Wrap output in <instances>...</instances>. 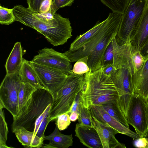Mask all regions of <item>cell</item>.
Masks as SVG:
<instances>
[{
  "label": "cell",
  "mask_w": 148,
  "mask_h": 148,
  "mask_svg": "<svg viewBox=\"0 0 148 148\" xmlns=\"http://www.w3.org/2000/svg\"><path fill=\"white\" fill-rule=\"evenodd\" d=\"M13 8L16 21L35 29L53 46L63 45L72 36L69 19L58 14L52 19H43L33 16L28 8L21 5H16Z\"/></svg>",
  "instance_id": "1"
},
{
  "label": "cell",
  "mask_w": 148,
  "mask_h": 148,
  "mask_svg": "<svg viewBox=\"0 0 148 148\" xmlns=\"http://www.w3.org/2000/svg\"><path fill=\"white\" fill-rule=\"evenodd\" d=\"M85 84L80 92V100L87 108L92 105H101L118 101L117 90L110 77L101 67L84 74Z\"/></svg>",
  "instance_id": "2"
},
{
  "label": "cell",
  "mask_w": 148,
  "mask_h": 148,
  "mask_svg": "<svg viewBox=\"0 0 148 148\" xmlns=\"http://www.w3.org/2000/svg\"><path fill=\"white\" fill-rule=\"evenodd\" d=\"M85 84L84 74L73 73L68 75L51 104L49 114L51 121L56 119L61 114H69L76 97L81 91Z\"/></svg>",
  "instance_id": "3"
},
{
  "label": "cell",
  "mask_w": 148,
  "mask_h": 148,
  "mask_svg": "<svg viewBox=\"0 0 148 148\" xmlns=\"http://www.w3.org/2000/svg\"><path fill=\"white\" fill-rule=\"evenodd\" d=\"M148 0H130L122 14L117 36L124 42L134 38Z\"/></svg>",
  "instance_id": "4"
},
{
  "label": "cell",
  "mask_w": 148,
  "mask_h": 148,
  "mask_svg": "<svg viewBox=\"0 0 148 148\" xmlns=\"http://www.w3.org/2000/svg\"><path fill=\"white\" fill-rule=\"evenodd\" d=\"M53 101L50 92L44 89H37L12 124V129L17 126L25 127L37 118Z\"/></svg>",
  "instance_id": "5"
},
{
  "label": "cell",
  "mask_w": 148,
  "mask_h": 148,
  "mask_svg": "<svg viewBox=\"0 0 148 148\" xmlns=\"http://www.w3.org/2000/svg\"><path fill=\"white\" fill-rule=\"evenodd\" d=\"M22 83L18 72L6 74L0 86V107L7 109L13 119L19 113L18 94Z\"/></svg>",
  "instance_id": "6"
},
{
  "label": "cell",
  "mask_w": 148,
  "mask_h": 148,
  "mask_svg": "<svg viewBox=\"0 0 148 148\" xmlns=\"http://www.w3.org/2000/svg\"><path fill=\"white\" fill-rule=\"evenodd\" d=\"M122 15V14L116 12L110 13L106 18L105 25L93 38L78 49L73 51L68 50L64 53L71 62H76L81 58L88 56L102 39L113 28L120 25Z\"/></svg>",
  "instance_id": "7"
},
{
  "label": "cell",
  "mask_w": 148,
  "mask_h": 148,
  "mask_svg": "<svg viewBox=\"0 0 148 148\" xmlns=\"http://www.w3.org/2000/svg\"><path fill=\"white\" fill-rule=\"evenodd\" d=\"M129 124L135 129L141 137H146L147 115L146 101L138 94L133 93L130 101L126 117Z\"/></svg>",
  "instance_id": "8"
},
{
  "label": "cell",
  "mask_w": 148,
  "mask_h": 148,
  "mask_svg": "<svg viewBox=\"0 0 148 148\" xmlns=\"http://www.w3.org/2000/svg\"><path fill=\"white\" fill-rule=\"evenodd\" d=\"M30 62L40 81L46 90L51 94L54 100L57 92L63 86L68 75L60 71L35 63L32 60Z\"/></svg>",
  "instance_id": "9"
},
{
  "label": "cell",
  "mask_w": 148,
  "mask_h": 148,
  "mask_svg": "<svg viewBox=\"0 0 148 148\" xmlns=\"http://www.w3.org/2000/svg\"><path fill=\"white\" fill-rule=\"evenodd\" d=\"M131 77L129 70L125 67L117 69L110 77L119 93L118 105L126 118L129 104L134 93Z\"/></svg>",
  "instance_id": "10"
},
{
  "label": "cell",
  "mask_w": 148,
  "mask_h": 148,
  "mask_svg": "<svg viewBox=\"0 0 148 148\" xmlns=\"http://www.w3.org/2000/svg\"><path fill=\"white\" fill-rule=\"evenodd\" d=\"M32 61L60 71L69 75L73 73L71 62L64 53L45 47L39 51Z\"/></svg>",
  "instance_id": "11"
},
{
  "label": "cell",
  "mask_w": 148,
  "mask_h": 148,
  "mask_svg": "<svg viewBox=\"0 0 148 148\" xmlns=\"http://www.w3.org/2000/svg\"><path fill=\"white\" fill-rule=\"evenodd\" d=\"M92 116L104 124L118 131L121 133L135 139L141 137L136 132L131 130L109 115L100 105H92L89 107Z\"/></svg>",
  "instance_id": "12"
},
{
  "label": "cell",
  "mask_w": 148,
  "mask_h": 148,
  "mask_svg": "<svg viewBox=\"0 0 148 148\" xmlns=\"http://www.w3.org/2000/svg\"><path fill=\"white\" fill-rule=\"evenodd\" d=\"M120 25L116 26L110 31L88 56V65L91 72L95 71L102 67L105 51L113 39L117 36Z\"/></svg>",
  "instance_id": "13"
},
{
  "label": "cell",
  "mask_w": 148,
  "mask_h": 148,
  "mask_svg": "<svg viewBox=\"0 0 148 148\" xmlns=\"http://www.w3.org/2000/svg\"><path fill=\"white\" fill-rule=\"evenodd\" d=\"M92 125L96 130L101 140L103 148H125V145L119 142L115 137L119 132L98 121L92 115Z\"/></svg>",
  "instance_id": "14"
},
{
  "label": "cell",
  "mask_w": 148,
  "mask_h": 148,
  "mask_svg": "<svg viewBox=\"0 0 148 148\" xmlns=\"http://www.w3.org/2000/svg\"><path fill=\"white\" fill-rule=\"evenodd\" d=\"M75 131V136L85 146L89 148H103L99 136L94 127L77 123Z\"/></svg>",
  "instance_id": "15"
},
{
  "label": "cell",
  "mask_w": 148,
  "mask_h": 148,
  "mask_svg": "<svg viewBox=\"0 0 148 148\" xmlns=\"http://www.w3.org/2000/svg\"><path fill=\"white\" fill-rule=\"evenodd\" d=\"M134 93L139 95L146 101L148 100V57L142 68L132 75Z\"/></svg>",
  "instance_id": "16"
},
{
  "label": "cell",
  "mask_w": 148,
  "mask_h": 148,
  "mask_svg": "<svg viewBox=\"0 0 148 148\" xmlns=\"http://www.w3.org/2000/svg\"><path fill=\"white\" fill-rule=\"evenodd\" d=\"M12 130L18 141L25 147L40 148L42 146L44 139L28 131L23 127L17 126Z\"/></svg>",
  "instance_id": "17"
},
{
  "label": "cell",
  "mask_w": 148,
  "mask_h": 148,
  "mask_svg": "<svg viewBox=\"0 0 148 148\" xmlns=\"http://www.w3.org/2000/svg\"><path fill=\"white\" fill-rule=\"evenodd\" d=\"M23 54L21 42H16L5 65L6 74H12L19 72L23 64Z\"/></svg>",
  "instance_id": "18"
},
{
  "label": "cell",
  "mask_w": 148,
  "mask_h": 148,
  "mask_svg": "<svg viewBox=\"0 0 148 148\" xmlns=\"http://www.w3.org/2000/svg\"><path fill=\"white\" fill-rule=\"evenodd\" d=\"M44 140H49V143L45 144L42 147L45 148H68L72 146V134L66 135L61 133L56 125L53 132L45 136Z\"/></svg>",
  "instance_id": "19"
},
{
  "label": "cell",
  "mask_w": 148,
  "mask_h": 148,
  "mask_svg": "<svg viewBox=\"0 0 148 148\" xmlns=\"http://www.w3.org/2000/svg\"><path fill=\"white\" fill-rule=\"evenodd\" d=\"M18 73L22 82L29 84L37 89H46L40 81L30 61L23 59Z\"/></svg>",
  "instance_id": "20"
},
{
  "label": "cell",
  "mask_w": 148,
  "mask_h": 148,
  "mask_svg": "<svg viewBox=\"0 0 148 148\" xmlns=\"http://www.w3.org/2000/svg\"><path fill=\"white\" fill-rule=\"evenodd\" d=\"M106 19L101 22L97 21L95 25L85 33L77 36L71 43L70 51L77 50L82 47L93 38L100 32L106 24Z\"/></svg>",
  "instance_id": "21"
},
{
  "label": "cell",
  "mask_w": 148,
  "mask_h": 148,
  "mask_svg": "<svg viewBox=\"0 0 148 148\" xmlns=\"http://www.w3.org/2000/svg\"><path fill=\"white\" fill-rule=\"evenodd\" d=\"M148 38V1L141 18L136 34L131 42L140 50Z\"/></svg>",
  "instance_id": "22"
},
{
  "label": "cell",
  "mask_w": 148,
  "mask_h": 148,
  "mask_svg": "<svg viewBox=\"0 0 148 148\" xmlns=\"http://www.w3.org/2000/svg\"><path fill=\"white\" fill-rule=\"evenodd\" d=\"M118 101L100 105L110 116L126 127L129 128V124L124 114L119 108Z\"/></svg>",
  "instance_id": "23"
},
{
  "label": "cell",
  "mask_w": 148,
  "mask_h": 148,
  "mask_svg": "<svg viewBox=\"0 0 148 148\" xmlns=\"http://www.w3.org/2000/svg\"><path fill=\"white\" fill-rule=\"evenodd\" d=\"M36 90L29 84L22 82L18 94L19 113L18 116Z\"/></svg>",
  "instance_id": "24"
},
{
  "label": "cell",
  "mask_w": 148,
  "mask_h": 148,
  "mask_svg": "<svg viewBox=\"0 0 148 148\" xmlns=\"http://www.w3.org/2000/svg\"><path fill=\"white\" fill-rule=\"evenodd\" d=\"M79 124L84 126L93 127L92 123V115L89 108L86 107L83 102H80L79 108Z\"/></svg>",
  "instance_id": "25"
},
{
  "label": "cell",
  "mask_w": 148,
  "mask_h": 148,
  "mask_svg": "<svg viewBox=\"0 0 148 148\" xmlns=\"http://www.w3.org/2000/svg\"><path fill=\"white\" fill-rule=\"evenodd\" d=\"M3 109L0 107V148H11V147L8 146L6 144L8 130Z\"/></svg>",
  "instance_id": "26"
},
{
  "label": "cell",
  "mask_w": 148,
  "mask_h": 148,
  "mask_svg": "<svg viewBox=\"0 0 148 148\" xmlns=\"http://www.w3.org/2000/svg\"><path fill=\"white\" fill-rule=\"evenodd\" d=\"M15 21L13 8L9 9L0 6V23L1 25H9Z\"/></svg>",
  "instance_id": "27"
},
{
  "label": "cell",
  "mask_w": 148,
  "mask_h": 148,
  "mask_svg": "<svg viewBox=\"0 0 148 148\" xmlns=\"http://www.w3.org/2000/svg\"><path fill=\"white\" fill-rule=\"evenodd\" d=\"M88 56L78 60L74 65L72 70L73 73L79 75H84L88 72L90 69L88 65Z\"/></svg>",
  "instance_id": "28"
},
{
  "label": "cell",
  "mask_w": 148,
  "mask_h": 148,
  "mask_svg": "<svg viewBox=\"0 0 148 148\" xmlns=\"http://www.w3.org/2000/svg\"><path fill=\"white\" fill-rule=\"evenodd\" d=\"M117 41L114 37L107 48L103 57L102 67L113 63L115 47Z\"/></svg>",
  "instance_id": "29"
},
{
  "label": "cell",
  "mask_w": 148,
  "mask_h": 148,
  "mask_svg": "<svg viewBox=\"0 0 148 148\" xmlns=\"http://www.w3.org/2000/svg\"><path fill=\"white\" fill-rule=\"evenodd\" d=\"M145 60L140 50L136 47L132 53V63L135 73L142 68Z\"/></svg>",
  "instance_id": "30"
},
{
  "label": "cell",
  "mask_w": 148,
  "mask_h": 148,
  "mask_svg": "<svg viewBox=\"0 0 148 148\" xmlns=\"http://www.w3.org/2000/svg\"><path fill=\"white\" fill-rule=\"evenodd\" d=\"M56 125L60 131L66 129L70 125L71 120L68 113H65L61 114L57 118Z\"/></svg>",
  "instance_id": "31"
},
{
  "label": "cell",
  "mask_w": 148,
  "mask_h": 148,
  "mask_svg": "<svg viewBox=\"0 0 148 148\" xmlns=\"http://www.w3.org/2000/svg\"><path fill=\"white\" fill-rule=\"evenodd\" d=\"M75 0H53V8L51 13L54 15L60 8L66 6H71Z\"/></svg>",
  "instance_id": "32"
},
{
  "label": "cell",
  "mask_w": 148,
  "mask_h": 148,
  "mask_svg": "<svg viewBox=\"0 0 148 148\" xmlns=\"http://www.w3.org/2000/svg\"><path fill=\"white\" fill-rule=\"evenodd\" d=\"M51 104V103L49 104L42 113L36 119L34 129L33 131L34 134L35 135H36L38 128L42 121L47 116L49 115Z\"/></svg>",
  "instance_id": "33"
},
{
  "label": "cell",
  "mask_w": 148,
  "mask_h": 148,
  "mask_svg": "<svg viewBox=\"0 0 148 148\" xmlns=\"http://www.w3.org/2000/svg\"><path fill=\"white\" fill-rule=\"evenodd\" d=\"M50 121H51L49 118V115H48L45 118L40 124L36 135L38 137L42 138L44 139L45 136H44L45 131L47 125Z\"/></svg>",
  "instance_id": "34"
},
{
  "label": "cell",
  "mask_w": 148,
  "mask_h": 148,
  "mask_svg": "<svg viewBox=\"0 0 148 148\" xmlns=\"http://www.w3.org/2000/svg\"><path fill=\"white\" fill-rule=\"evenodd\" d=\"M45 0H27L28 8L32 12H39L42 3Z\"/></svg>",
  "instance_id": "35"
},
{
  "label": "cell",
  "mask_w": 148,
  "mask_h": 148,
  "mask_svg": "<svg viewBox=\"0 0 148 148\" xmlns=\"http://www.w3.org/2000/svg\"><path fill=\"white\" fill-rule=\"evenodd\" d=\"M53 8V0H45L41 5L39 12L46 13L51 12Z\"/></svg>",
  "instance_id": "36"
},
{
  "label": "cell",
  "mask_w": 148,
  "mask_h": 148,
  "mask_svg": "<svg viewBox=\"0 0 148 148\" xmlns=\"http://www.w3.org/2000/svg\"><path fill=\"white\" fill-rule=\"evenodd\" d=\"M133 144L136 147L148 148V138L147 137H140L136 139Z\"/></svg>",
  "instance_id": "37"
},
{
  "label": "cell",
  "mask_w": 148,
  "mask_h": 148,
  "mask_svg": "<svg viewBox=\"0 0 148 148\" xmlns=\"http://www.w3.org/2000/svg\"><path fill=\"white\" fill-rule=\"evenodd\" d=\"M102 68L103 73L110 77L114 74L116 71L114 68L113 63L108 64Z\"/></svg>",
  "instance_id": "38"
},
{
  "label": "cell",
  "mask_w": 148,
  "mask_h": 148,
  "mask_svg": "<svg viewBox=\"0 0 148 148\" xmlns=\"http://www.w3.org/2000/svg\"><path fill=\"white\" fill-rule=\"evenodd\" d=\"M80 92L78 94L76 97L70 110L69 114L73 111H76L79 113V106L80 101Z\"/></svg>",
  "instance_id": "39"
},
{
  "label": "cell",
  "mask_w": 148,
  "mask_h": 148,
  "mask_svg": "<svg viewBox=\"0 0 148 148\" xmlns=\"http://www.w3.org/2000/svg\"><path fill=\"white\" fill-rule=\"evenodd\" d=\"M140 51L145 60L148 57V38Z\"/></svg>",
  "instance_id": "40"
},
{
  "label": "cell",
  "mask_w": 148,
  "mask_h": 148,
  "mask_svg": "<svg viewBox=\"0 0 148 148\" xmlns=\"http://www.w3.org/2000/svg\"><path fill=\"white\" fill-rule=\"evenodd\" d=\"M70 120L72 121H76L78 118L79 114L76 111H73L69 114Z\"/></svg>",
  "instance_id": "41"
},
{
  "label": "cell",
  "mask_w": 148,
  "mask_h": 148,
  "mask_svg": "<svg viewBox=\"0 0 148 148\" xmlns=\"http://www.w3.org/2000/svg\"><path fill=\"white\" fill-rule=\"evenodd\" d=\"M146 107H147V134L146 137L148 138V100L146 101Z\"/></svg>",
  "instance_id": "42"
}]
</instances>
